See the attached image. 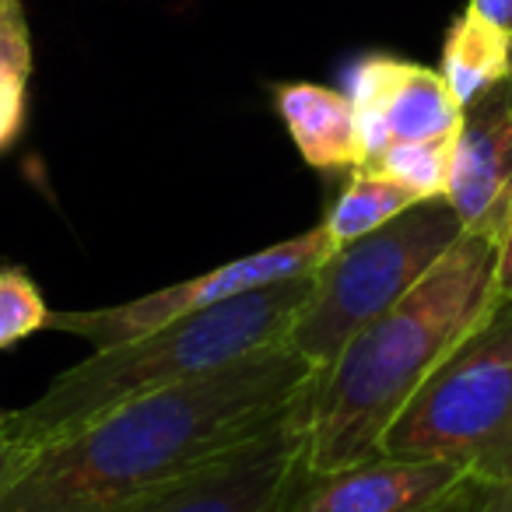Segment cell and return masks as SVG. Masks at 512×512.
Masks as SVG:
<instances>
[{
	"label": "cell",
	"mask_w": 512,
	"mask_h": 512,
	"mask_svg": "<svg viewBox=\"0 0 512 512\" xmlns=\"http://www.w3.org/2000/svg\"><path fill=\"white\" fill-rule=\"evenodd\" d=\"M316 376L281 344L130 400L39 449L0 512H141L274 425Z\"/></svg>",
	"instance_id": "6da1fadb"
},
{
	"label": "cell",
	"mask_w": 512,
	"mask_h": 512,
	"mask_svg": "<svg viewBox=\"0 0 512 512\" xmlns=\"http://www.w3.org/2000/svg\"><path fill=\"white\" fill-rule=\"evenodd\" d=\"M498 242L463 232L439 264L362 327L309 386L306 474L379 456L386 428L439 362L484 320L498 295Z\"/></svg>",
	"instance_id": "7a4b0ae2"
},
{
	"label": "cell",
	"mask_w": 512,
	"mask_h": 512,
	"mask_svg": "<svg viewBox=\"0 0 512 512\" xmlns=\"http://www.w3.org/2000/svg\"><path fill=\"white\" fill-rule=\"evenodd\" d=\"M313 285L316 271L274 281L267 288L165 323L137 341L92 351L85 362L60 372L43 397L25 404L22 411H8L4 435L43 449L130 400L169 390L186 379H200L260 351L281 348L295 316L313 295Z\"/></svg>",
	"instance_id": "3957f363"
},
{
	"label": "cell",
	"mask_w": 512,
	"mask_h": 512,
	"mask_svg": "<svg viewBox=\"0 0 512 512\" xmlns=\"http://www.w3.org/2000/svg\"><path fill=\"white\" fill-rule=\"evenodd\" d=\"M393 460H446L474 484L512 477V295L449 351L379 442Z\"/></svg>",
	"instance_id": "277c9868"
},
{
	"label": "cell",
	"mask_w": 512,
	"mask_h": 512,
	"mask_svg": "<svg viewBox=\"0 0 512 512\" xmlns=\"http://www.w3.org/2000/svg\"><path fill=\"white\" fill-rule=\"evenodd\" d=\"M467 232L446 197L418 200L383 228L334 249L316 267V285L288 330L285 348L316 372L330 369L344 344L393 309Z\"/></svg>",
	"instance_id": "5b68a950"
},
{
	"label": "cell",
	"mask_w": 512,
	"mask_h": 512,
	"mask_svg": "<svg viewBox=\"0 0 512 512\" xmlns=\"http://www.w3.org/2000/svg\"><path fill=\"white\" fill-rule=\"evenodd\" d=\"M334 253L327 228L316 225L302 235H292L285 242H274L267 249H256L239 260L214 267L207 274H197L179 285L158 288L141 299L120 302V306H99V309H71V313H50L46 330H60L88 341L95 351L116 348V344L137 341V337L151 334V330L165 327L172 320H183L200 309H211L218 302H228L235 295L256 292L274 281L299 278V274H313L316 267Z\"/></svg>",
	"instance_id": "8992f818"
},
{
	"label": "cell",
	"mask_w": 512,
	"mask_h": 512,
	"mask_svg": "<svg viewBox=\"0 0 512 512\" xmlns=\"http://www.w3.org/2000/svg\"><path fill=\"white\" fill-rule=\"evenodd\" d=\"M313 386V383H309ZM309 386L274 425L239 442L141 512H288L306 474Z\"/></svg>",
	"instance_id": "52a82bcc"
},
{
	"label": "cell",
	"mask_w": 512,
	"mask_h": 512,
	"mask_svg": "<svg viewBox=\"0 0 512 512\" xmlns=\"http://www.w3.org/2000/svg\"><path fill=\"white\" fill-rule=\"evenodd\" d=\"M344 95L355 106L365 155L362 165H372L390 144L400 141L456 137L463 120V106L449 92L442 71L390 53H369L358 60L348 71Z\"/></svg>",
	"instance_id": "ba28073f"
},
{
	"label": "cell",
	"mask_w": 512,
	"mask_h": 512,
	"mask_svg": "<svg viewBox=\"0 0 512 512\" xmlns=\"http://www.w3.org/2000/svg\"><path fill=\"white\" fill-rule=\"evenodd\" d=\"M446 200L467 232L502 239L512 218V81L463 109Z\"/></svg>",
	"instance_id": "9c48e42d"
},
{
	"label": "cell",
	"mask_w": 512,
	"mask_h": 512,
	"mask_svg": "<svg viewBox=\"0 0 512 512\" xmlns=\"http://www.w3.org/2000/svg\"><path fill=\"white\" fill-rule=\"evenodd\" d=\"M474 477L446 460L372 456L334 474H302L288 512H446Z\"/></svg>",
	"instance_id": "30bf717a"
},
{
	"label": "cell",
	"mask_w": 512,
	"mask_h": 512,
	"mask_svg": "<svg viewBox=\"0 0 512 512\" xmlns=\"http://www.w3.org/2000/svg\"><path fill=\"white\" fill-rule=\"evenodd\" d=\"M274 106L306 165L330 172L358 169L365 162L355 106L344 92L313 81H292L274 88Z\"/></svg>",
	"instance_id": "8fae6325"
},
{
	"label": "cell",
	"mask_w": 512,
	"mask_h": 512,
	"mask_svg": "<svg viewBox=\"0 0 512 512\" xmlns=\"http://www.w3.org/2000/svg\"><path fill=\"white\" fill-rule=\"evenodd\" d=\"M442 78L463 109L495 85L509 81L512 39L495 25L481 22L474 11H463L446 32L442 43Z\"/></svg>",
	"instance_id": "7c38bea8"
},
{
	"label": "cell",
	"mask_w": 512,
	"mask_h": 512,
	"mask_svg": "<svg viewBox=\"0 0 512 512\" xmlns=\"http://www.w3.org/2000/svg\"><path fill=\"white\" fill-rule=\"evenodd\" d=\"M418 200L397 186L393 179H386L383 172L369 169H351V179L344 183V190L337 193L334 207L327 211V218L320 221L327 228L334 249L348 246V242L362 239V235L383 228L386 221H393L397 214H404L407 207H414Z\"/></svg>",
	"instance_id": "4fadbf2b"
},
{
	"label": "cell",
	"mask_w": 512,
	"mask_h": 512,
	"mask_svg": "<svg viewBox=\"0 0 512 512\" xmlns=\"http://www.w3.org/2000/svg\"><path fill=\"white\" fill-rule=\"evenodd\" d=\"M453 141L456 137H435V141H400L390 144L369 169L383 172L397 186H404L414 200L446 197L449 169H453Z\"/></svg>",
	"instance_id": "5bb4252c"
},
{
	"label": "cell",
	"mask_w": 512,
	"mask_h": 512,
	"mask_svg": "<svg viewBox=\"0 0 512 512\" xmlns=\"http://www.w3.org/2000/svg\"><path fill=\"white\" fill-rule=\"evenodd\" d=\"M50 306L43 302L39 285L22 267H0V351L25 341L36 330H46Z\"/></svg>",
	"instance_id": "9a60e30c"
},
{
	"label": "cell",
	"mask_w": 512,
	"mask_h": 512,
	"mask_svg": "<svg viewBox=\"0 0 512 512\" xmlns=\"http://www.w3.org/2000/svg\"><path fill=\"white\" fill-rule=\"evenodd\" d=\"M0 74H32V39L22 0H0Z\"/></svg>",
	"instance_id": "2e32d148"
},
{
	"label": "cell",
	"mask_w": 512,
	"mask_h": 512,
	"mask_svg": "<svg viewBox=\"0 0 512 512\" xmlns=\"http://www.w3.org/2000/svg\"><path fill=\"white\" fill-rule=\"evenodd\" d=\"M25 95H29V78L0 74V151H8L22 134Z\"/></svg>",
	"instance_id": "e0dca14e"
},
{
	"label": "cell",
	"mask_w": 512,
	"mask_h": 512,
	"mask_svg": "<svg viewBox=\"0 0 512 512\" xmlns=\"http://www.w3.org/2000/svg\"><path fill=\"white\" fill-rule=\"evenodd\" d=\"M39 456V446L15 435H0V502L8 498V491L18 484V477L32 467V460Z\"/></svg>",
	"instance_id": "ac0fdd59"
},
{
	"label": "cell",
	"mask_w": 512,
	"mask_h": 512,
	"mask_svg": "<svg viewBox=\"0 0 512 512\" xmlns=\"http://www.w3.org/2000/svg\"><path fill=\"white\" fill-rule=\"evenodd\" d=\"M470 512H512V477L495 484H474Z\"/></svg>",
	"instance_id": "d6986e66"
},
{
	"label": "cell",
	"mask_w": 512,
	"mask_h": 512,
	"mask_svg": "<svg viewBox=\"0 0 512 512\" xmlns=\"http://www.w3.org/2000/svg\"><path fill=\"white\" fill-rule=\"evenodd\" d=\"M481 22L495 25L498 32L512 39V0H470V8Z\"/></svg>",
	"instance_id": "ffe728a7"
},
{
	"label": "cell",
	"mask_w": 512,
	"mask_h": 512,
	"mask_svg": "<svg viewBox=\"0 0 512 512\" xmlns=\"http://www.w3.org/2000/svg\"><path fill=\"white\" fill-rule=\"evenodd\" d=\"M495 281H498V295H512V218H509V225H505L502 239H498Z\"/></svg>",
	"instance_id": "44dd1931"
},
{
	"label": "cell",
	"mask_w": 512,
	"mask_h": 512,
	"mask_svg": "<svg viewBox=\"0 0 512 512\" xmlns=\"http://www.w3.org/2000/svg\"><path fill=\"white\" fill-rule=\"evenodd\" d=\"M4 418H8V411H0V435H4Z\"/></svg>",
	"instance_id": "7402d4cb"
},
{
	"label": "cell",
	"mask_w": 512,
	"mask_h": 512,
	"mask_svg": "<svg viewBox=\"0 0 512 512\" xmlns=\"http://www.w3.org/2000/svg\"><path fill=\"white\" fill-rule=\"evenodd\" d=\"M509 81H512V71H509Z\"/></svg>",
	"instance_id": "603a6c76"
}]
</instances>
